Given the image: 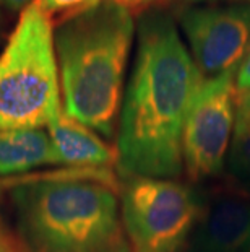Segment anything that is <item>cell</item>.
<instances>
[{
    "label": "cell",
    "instance_id": "obj_3",
    "mask_svg": "<svg viewBox=\"0 0 250 252\" xmlns=\"http://www.w3.org/2000/svg\"><path fill=\"white\" fill-rule=\"evenodd\" d=\"M109 169L34 179L12 190L15 221L28 252H134Z\"/></svg>",
    "mask_w": 250,
    "mask_h": 252
},
{
    "label": "cell",
    "instance_id": "obj_6",
    "mask_svg": "<svg viewBox=\"0 0 250 252\" xmlns=\"http://www.w3.org/2000/svg\"><path fill=\"white\" fill-rule=\"evenodd\" d=\"M236 73L205 78L190 104L182 133V163L192 182L216 178L226 166L237 117Z\"/></svg>",
    "mask_w": 250,
    "mask_h": 252
},
{
    "label": "cell",
    "instance_id": "obj_16",
    "mask_svg": "<svg viewBox=\"0 0 250 252\" xmlns=\"http://www.w3.org/2000/svg\"><path fill=\"white\" fill-rule=\"evenodd\" d=\"M182 2H187V3H221V2H249L250 0H182Z\"/></svg>",
    "mask_w": 250,
    "mask_h": 252
},
{
    "label": "cell",
    "instance_id": "obj_2",
    "mask_svg": "<svg viewBox=\"0 0 250 252\" xmlns=\"http://www.w3.org/2000/svg\"><path fill=\"white\" fill-rule=\"evenodd\" d=\"M135 33L119 0H101L54 28L63 112L104 138L117 133Z\"/></svg>",
    "mask_w": 250,
    "mask_h": 252
},
{
    "label": "cell",
    "instance_id": "obj_12",
    "mask_svg": "<svg viewBox=\"0 0 250 252\" xmlns=\"http://www.w3.org/2000/svg\"><path fill=\"white\" fill-rule=\"evenodd\" d=\"M34 2L54 23V18H60L58 21H62L75 17L84 10L94 7L101 0H34Z\"/></svg>",
    "mask_w": 250,
    "mask_h": 252
},
{
    "label": "cell",
    "instance_id": "obj_5",
    "mask_svg": "<svg viewBox=\"0 0 250 252\" xmlns=\"http://www.w3.org/2000/svg\"><path fill=\"white\" fill-rule=\"evenodd\" d=\"M120 213L134 252H184L205 194L179 179L124 178Z\"/></svg>",
    "mask_w": 250,
    "mask_h": 252
},
{
    "label": "cell",
    "instance_id": "obj_8",
    "mask_svg": "<svg viewBox=\"0 0 250 252\" xmlns=\"http://www.w3.org/2000/svg\"><path fill=\"white\" fill-rule=\"evenodd\" d=\"M184 252H250V190L221 186L203 210Z\"/></svg>",
    "mask_w": 250,
    "mask_h": 252
},
{
    "label": "cell",
    "instance_id": "obj_15",
    "mask_svg": "<svg viewBox=\"0 0 250 252\" xmlns=\"http://www.w3.org/2000/svg\"><path fill=\"white\" fill-rule=\"evenodd\" d=\"M34 0H0V7H5L10 12H18V10H23L28 7V5L33 3Z\"/></svg>",
    "mask_w": 250,
    "mask_h": 252
},
{
    "label": "cell",
    "instance_id": "obj_7",
    "mask_svg": "<svg viewBox=\"0 0 250 252\" xmlns=\"http://www.w3.org/2000/svg\"><path fill=\"white\" fill-rule=\"evenodd\" d=\"M179 26L205 78L237 70L250 47V3L229 2L185 8Z\"/></svg>",
    "mask_w": 250,
    "mask_h": 252
},
{
    "label": "cell",
    "instance_id": "obj_10",
    "mask_svg": "<svg viewBox=\"0 0 250 252\" xmlns=\"http://www.w3.org/2000/svg\"><path fill=\"white\" fill-rule=\"evenodd\" d=\"M49 164H57V158L44 128L0 132V176L21 174Z\"/></svg>",
    "mask_w": 250,
    "mask_h": 252
},
{
    "label": "cell",
    "instance_id": "obj_13",
    "mask_svg": "<svg viewBox=\"0 0 250 252\" xmlns=\"http://www.w3.org/2000/svg\"><path fill=\"white\" fill-rule=\"evenodd\" d=\"M236 85H237L239 93H246V91H250V47H249L246 57H244L242 63L237 68Z\"/></svg>",
    "mask_w": 250,
    "mask_h": 252
},
{
    "label": "cell",
    "instance_id": "obj_11",
    "mask_svg": "<svg viewBox=\"0 0 250 252\" xmlns=\"http://www.w3.org/2000/svg\"><path fill=\"white\" fill-rule=\"evenodd\" d=\"M226 164L239 184L250 186V122L236 121Z\"/></svg>",
    "mask_w": 250,
    "mask_h": 252
},
{
    "label": "cell",
    "instance_id": "obj_14",
    "mask_svg": "<svg viewBox=\"0 0 250 252\" xmlns=\"http://www.w3.org/2000/svg\"><path fill=\"white\" fill-rule=\"evenodd\" d=\"M236 121L250 122V91H246V93H239Z\"/></svg>",
    "mask_w": 250,
    "mask_h": 252
},
{
    "label": "cell",
    "instance_id": "obj_4",
    "mask_svg": "<svg viewBox=\"0 0 250 252\" xmlns=\"http://www.w3.org/2000/svg\"><path fill=\"white\" fill-rule=\"evenodd\" d=\"M62 112L54 23L33 2L0 56V132L47 128Z\"/></svg>",
    "mask_w": 250,
    "mask_h": 252
},
{
    "label": "cell",
    "instance_id": "obj_1",
    "mask_svg": "<svg viewBox=\"0 0 250 252\" xmlns=\"http://www.w3.org/2000/svg\"><path fill=\"white\" fill-rule=\"evenodd\" d=\"M203 80L171 15H143L117 124L115 166L122 178L184 174V124Z\"/></svg>",
    "mask_w": 250,
    "mask_h": 252
},
{
    "label": "cell",
    "instance_id": "obj_18",
    "mask_svg": "<svg viewBox=\"0 0 250 252\" xmlns=\"http://www.w3.org/2000/svg\"><path fill=\"white\" fill-rule=\"evenodd\" d=\"M119 2L132 8V7H138V5H148L151 2H156V0H119Z\"/></svg>",
    "mask_w": 250,
    "mask_h": 252
},
{
    "label": "cell",
    "instance_id": "obj_9",
    "mask_svg": "<svg viewBox=\"0 0 250 252\" xmlns=\"http://www.w3.org/2000/svg\"><path fill=\"white\" fill-rule=\"evenodd\" d=\"M46 130L54 147L57 164L77 169H101L117 164L115 147H111L99 133L68 117L65 112Z\"/></svg>",
    "mask_w": 250,
    "mask_h": 252
},
{
    "label": "cell",
    "instance_id": "obj_17",
    "mask_svg": "<svg viewBox=\"0 0 250 252\" xmlns=\"http://www.w3.org/2000/svg\"><path fill=\"white\" fill-rule=\"evenodd\" d=\"M0 252H15L13 244L8 243V239L5 238L2 231H0Z\"/></svg>",
    "mask_w": 250,
    "mask_h": 252
}]
</instances>
